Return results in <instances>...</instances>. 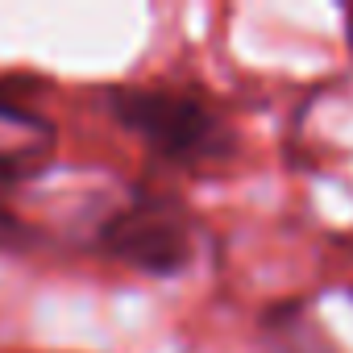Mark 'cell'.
<instances>
[{
  "instance_id": "obj_1",
  "label": "cell",
  "mask_w": 353,
  "mask_h": 353,
  "mask_svg": "<svg viewBox=\"0 0 353 353\" xmlns=\"http://www.w3.org/2000/svg\"><path fill=\"white\" fill-rule=\"evenodd\" d=\"M104 100L117 125L129 129L166 162L200 166V162H221L233 150L229 125L200 96L174 88H112Z\"/></svg>"
},
{
  "instance_id": "obj_2",
  "label": "cell",
  "mask_w": 353,
  "mask_h": 353,
  "mask_svg": "<svg viewBox=\"0 0 353 353\" xmlns=\"http://www.w3.org/2000/svg\"><path fill=\"white\" fill-rule=\"evenodd\" d=\"M100 250L129 270L166 279V274H183L192 266L196 233H192V221L174 204L145 196V200L117 208L100 225Z\"/></svg>"
},
{
  "instance_id": "obj_3",
  "label": "cell",
  "mask_w": 353,
  "mask_h": 353,
  "mask_svg": "<svg viewBox=\"0 0 353 353\" xmlns=\"http://www.w3.org/2000/svg\"><path fill=\"white\" fill-rule=\"evenodd\" d=\"M34 166H38L34 145H21V150H0V188H9V183L26 179Z\"/></svg>"
},
{
  "instance_id": "obj_4",
  "label": "cell",
  "mask_w": 353,
  "mask_h": 353,
  "mask_svg": "<svg viewBox=\"0 0 353 353\" xmlns=\"http://www.w3.org/2000/svg\"><path fill=\"white\" fill-rule=\"evenodd\" d=\"M0 121H21V125H38L34 108H26L17 96H9L5 88H0Z\"/></svg>"
},
{
  "instance_id": "obj_5",
  "label": "cell",
  "mask_w": 353,
  "mask_h": 353,
  "mask_svg": "<svg viewBox=\"0 0 353 353\" xmlns=\"http://www.w3.org/2000/svg\"><path fill=\"white\" fill-rule=\"evenodd\" d=\"M345 21H349V46H353V9L345 13Z\"/></svg>"
}]
</instances>
